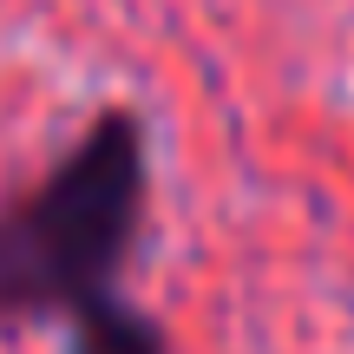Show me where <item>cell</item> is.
I'll list each match as a JSON object with an SVG mask.
<instances>
[{
  "label": "cell",
  "instance_id": "cell-1",
  "mask_svg": "<svg viewBox=\"0 0 354 354\" xmlns=\"http://www.w3.org/2000/svg\"><path fill=\"white\" fill-rule=\"evenodd\" d=\"M151 210V131L99 112L46 177L0 197V328L59 322L66 354H171L145 302L118 289Z\"/></svg>",
  "mask_w": 354,
  "mask_h": 354
}]
</instances>
